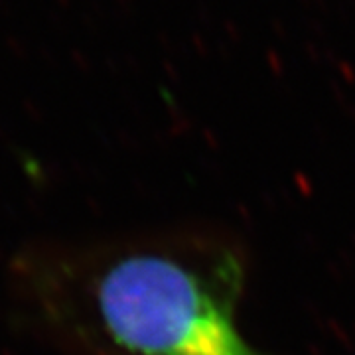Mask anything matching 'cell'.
<instances>
[{"label":"cell","instance_id":"cell-1","mask_svg":"<svg viewBox=\"0 0 355 355\" xmlns=\"http://www.w3.org/2000/svg\"><path fill=\"white\" fill-rule=\"evenodd\" d=\"M247 268L227 235H148L79 257L58 308L91 355H270L239 324Z\"/></svg>","mask_w":355,"mask_h":355}]
</instances>
